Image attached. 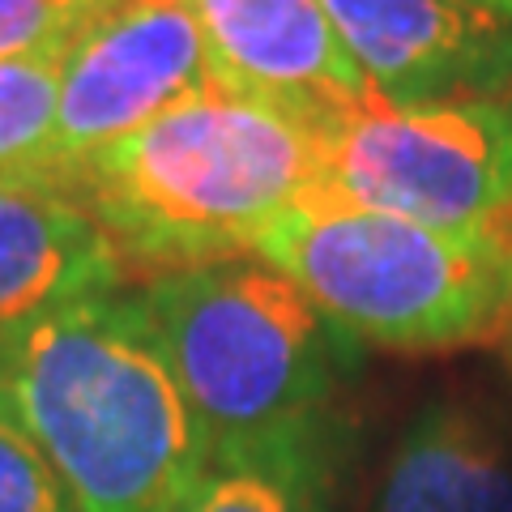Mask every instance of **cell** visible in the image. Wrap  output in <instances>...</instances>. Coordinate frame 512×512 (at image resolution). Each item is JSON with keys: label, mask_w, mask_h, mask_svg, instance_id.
Listing matches in <instances>:
<instances>
[{"label": "cell", "mask_w": 512, "mask_h": 512, "mask_svg": "<svg viewBox=\"0 0 512 512\" xmlns=\"http://www.w3.org/2000/svg\"><path fill=\"white\" fill-rule=\"evenodd\" d=\"M137 295L214 448L325 423L346 333L282 269L244 252L154 274Z\"/></svg>", "instance_id": "cell-4"}, {"label": "cell", "mask_w": 512, "mask_h": 512, "mask_svg": "<svg viewBox=\"0 0 512 512\" xmlns=\"http://www.w3.org/2000/svg\"><path fill=\"white\" fill-rule=\"evenodd\" d=\"M376 512H512V457L470 406H427L393 448Z\"/></svg>", "instance_id": "cell-10"}, {"label": "cell", "mask_w": 512, "mask_h": 512, "mask_svg": "<svg viewBox=\"0 0 512 512\" xmlns=\"http://www.w3.org/2000/svg\"><path fill=\"white\" fill-rule=\"evenodd\" d=\"M308 197L500 239L512 218V94L436 103L372 94L320 124V175Z\"/></svg>", "instance_id": "cell-5"}, {"label": "cell", "mask_w": 512, "mask_h": 512, "mask_svg": "<svg viewBox=\"0 0 512 512\" xmlns=\"http://www.w3.org/2000/svg\"><path fill=\"white\" fill-rule=\"evenodd\" d=\"M218 86L184 0H111L60 56L56 124L39 171H69L107 141Z\"/></svg>", "instance_id": "cell-6"}, {"label": "cell", "mask_w": 512, "mask_h": 512, "mask_svg": "<svg viewBox=\"0 0 512 512\" xmlns=\"http://www.w3.org/2000/svg\"><path fill=\"white\" fill-rule=\"evenodd\" d=\"M500 244H504V252L512 256V218L504 222V231H500Z\"/></svg>", "instance_id": "cell-16"}, {"label": "cell", "mask_w": 512, "mask_h": 512, "mask_svg": "<svg viewBox=\"0 0 512 512\" xmlns=\"http://www.w3.org/2000/svg\"><path fill=\"white\" fill-rule=\"evenodd\" d=\"M325 423L218 444L201 483L175 512H325Z\"/></svg>", "instance_id": "cell-11"}, {"label": "cell", "mask_w": 512, "mask_h": 512, "mask_svg": "<svg viewBox=\"0 0 512 512\" xmlns=\"http://www.w3.org/2000/svg\"><path fill=\"white\" fill-rule=\"evenodd\" d=\"M60 56L0 64V171L43 167L56 124Z\"/></svg>", "instance_id": "cell-12"}, {"label": "cell", "mask_w": 512, "mask_h": 512, "mask_svg": "<svg viewBox=\"0 0 512 512\" xmlns=\"http://www.w3.org/2000/svg\"><path fill=\"white\" fill-rule=\"evenodd\" d=\"M0 512H77L39 444L0 402Z\"/></svg>", "instance_id": "cell-14"}, {"label": "cell", "mask_w": 512, "mask_h": 512, "mask_svg": "<svg viewBox=\"0 0 512 512\" xmlns=\"http://www.w3.org/2000/svg\"><path fill=\"white\" fill-rule=\"evenodd\" d=\"M124 278L116 244L69 184L35 167L0 171V342Z\"/></svg>", "instance_id": "cell-9"}, {"label": "cell", "mask_w": 512, "mask_h": 512, "mask_svg": "<svg viewBox=\"0 0 512 512\" xmlns=\"http://www.w3.org/2000/svg\"><path fill=\"white\" fill-rule=\"evenodd\" d=\"M252 256L282 269L350 342L453 350L512 320V256L491 235L303 197L256 235Z\"/></svg>", "instance_id": "cell-3"}, {"label": "cell", "mask_w": 512, "mask_h": 512, "mask_svg": "<svg viewBox=\"0 0 512 512\" xmlns=\"http://www.w3.org/2000/svg\"><path fill=\"white\" fill-rule=\"evenodd\" d=\"M376 99L436 103L512 94V22L466 0H325Z\"/></svg>", "instance_id": "cell-7"}, {"label": "cell", "mask_w": 512, "mask_h": 512, "mask_svg": "<svg viewBox=\"0 0 512 512\" xmlns=\"http://www.w3.org/2000/svg\"><path fill=\"white\" fill-rule=\"evenodd\" d=\"M0 402L77 512H175L214 457L146 303L124 286L9 333Z\"/></svg>", "instance_id": "cell-1"}, {"label": "cell", "mask_w": 512, "mask_h": 512, "mask_svg": "<svg viewBox=\"0 0 512 512\" xmlns=\"http://www.w3.org/2000/svg\"><path fill=\"white\" fill-rule=\"evenodd\" d=\"M320 128L227 86L154 116L60 171L128 274L252 252L256 235L316 188Z\"/></svg>", "instance_id": "cell-2"}, {"label": "cell", "mask_w": 512, "mask_h": 512, "mask_svg": "<svg viewBox=\"0 0 512 512\" xmlns=\"http://www.w3.org/2000/svg\"><path fill=\"white\" fill-rule=\"evenodd\" d=\"M111 0H0V64L64 56Z\"/></svg>", "instance_id": "cell-13"}, {"label": "cell", "mask_w": 512, "mask_h": 512, "mask_svg": "<svg viewBox=\"0 0 512 512\" xmlns=\"http://www.w3.org/2000/svg\"><path fill=\"white\" fill-rule=\"evenodd\" d=\"M210 47L218 82L308 124H329L372 99L342 47L325 0H184Z\"/></svg>", "instance_id": "cell-8"}, {"label": "cell", "mask_w": 512, "mask_h": 512, "mask_svg": "<svg viewBox=\"0 0 512 512\" xmlns=\"http://www.w3.org/2000/svg\"><path fill=\"white\" fill-rule=\"evenodd\" d=\"M0 359H5V342H0Z\"/></svg>", "instance_id": "cell-17"}, {"label": "cell", "mask_w": 512, "mask_h": 512, "mask_svg": "<svg viewBox=\"0 0 512 512\" xmlns=\"http://www.w3.org/2000/svg\"><path fill=\"white\" fill-rule=\"evenodd\" d=\"M466 5H478V9H487V13H500V18L512 22V0H466Z\"/></svg>", "instance_id": "cell-15"}]
</instances>
